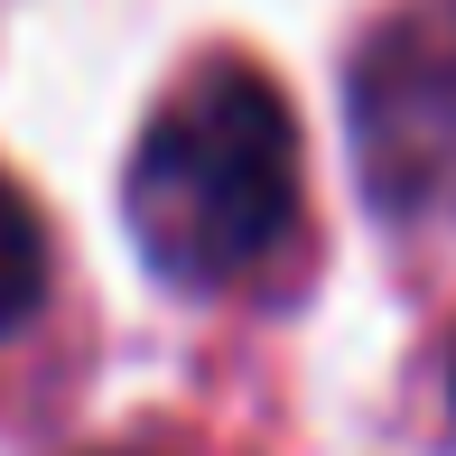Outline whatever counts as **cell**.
Instances as JSON below:
<instances>
[{
	"mask_svg": "<svg viewBox=\"0 0 456 456\" xmlns=\"http://www.w3.org/2000/svg\"><path fill=\"white\" fill-rule=\"evenodd\" d=\"M140 261L177 289H242L298 233V121L261 66H196L131 150Z\"/></svg>",
	"mask_w": 456,
	"mask_h": 456,
	"instance_id": "cell-1",
	"label": "cell"
},
{
	"mask_svg": "<svg viewBox=\"0 0 456 456\" xmlns=\"http://www.w3.org/2000/svg\"><path fill=\"white\" fill-rule=\"evenodd\" d=\"M354 168L391 224H456V0H410L363 37Z\"/></svg>",
	"mask_w": 456,
	"mask_h": 456,
	"instance_id": "cell-2",
	"label": "cell"
},
{
	"mask_svg": "<svg viewBox=\"0 0 456 456\" xmlns=\"http://www.w3.org/2000/svg\"><path fill=\"white\" fill-rule=\"evenodd\" d=\"M37 289H47V233H37V205L0 177V336L37 307Z\"/></svg>",
	"mask_w": 456,
	"mask_h": 456,
	"instance_id": "cell-3",
	"label": "cell"
}]
</instances>
